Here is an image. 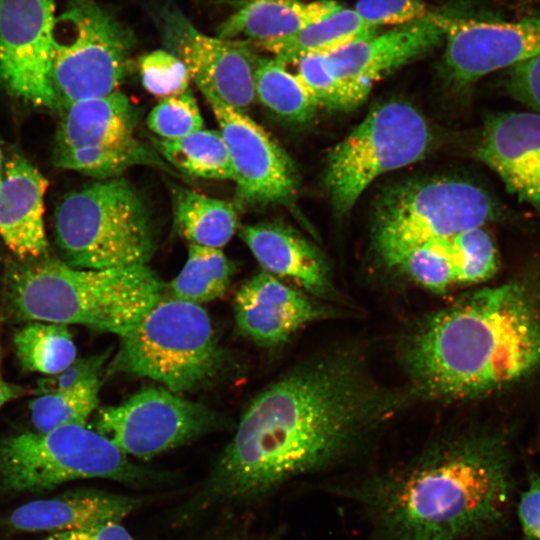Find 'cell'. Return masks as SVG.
I'll use <instances>...</instances> for the list:
<instances>
[{"label": "cell", "instance_id": "obj_1", "mask_svg": "<svg viewBox=\"0 0 540 540\" xmlns=\"http://www.w3.org/2000/svg\"><path fill=\"white\" fill-rule=\"evenodd\" d=\"M401 404V395L384 388L360 354L337 350L317 357L253 399L173 523L256 504L298 477L350 459Z\"/></svg>", "mask_w": 540, "mask_h": 540}, {"label": "cell", "instance_id": "obj_2", "mask_svg": "<svg viewBox=\"0 0 540 540\" xmlns=\"http://www.w3.org/2000/svg\"><path fill=\"white\" fill-rule=\"evenodd\" d=\"M514 468L505 433L472 430L430 444L349 492L372 540H488L508 525Z\"/></svg>", "mask_w": 540, "mask_h": 540}, {"label": "cell", "instance_id": "obj_3", "mask_svg": "<svg viewBox=\"0 0 540 540\" xmlns=\"http://www.w3.org/2000/svg\"><path fill=\"white\" fill-rule=\"evenodd\" d=\"M417 396L466 401L540 372V294L513 280L465 294L425 317L404 340Z\"/></svg>", "mask_w": 540, "mask_h": 540}, {"label": "cell", "instance_id": "obj_4", "mask_svg": "<svg viewBox=\"0 0 540 540\" xmlns=\"http://www.w3.org/2000/svg\"><path fill=\"white\" fill-rule=\"evenodd\" d=\"M162 291L147 264L84 269L45 255L14 263L6 276L8 308L16 320L79 324L120 337L162 298Z\"/></svg>", "mask_w": 540, "mask_h": 540}, {"label": "cell", "instance_id": "obj_5", "mask_svg": "<svg viewBox=\"0 0 540 540\" xmlns=\"http://www.w3.org/2000/svg\"><path fill=\"white\" fill-rule=\"evenodd\" d=\"M54 232L62 261L75 268L146 265L155 251L146 205L119 177L65 195L55 210Z\"/></svg>", "mask_w": 540, "mask_h": 540}, {"label": "cell", "instance_id": "obj_6", "mask_svg": "<svg viewBox=\"0 0 540 540\" xmlns=\"http://www.w3.org/2000/svg\"><path fill=\"white\" fill-rule=\"evenodd\" d=\"M173 476L129 460L110 440L81 425L0 438V488L40 493L76 479L103 478L133 488L167 484Z\"/></svg>", "mask_w": 540, "mask_h": 540}, {"label": "cell", "instance_id": "obj_7", "mask_svg": "<svg viewBox=\"0 0 540 540\" xmlns=\"http://www.w3.org/2000/svg\"><path fill=\"white\" fill-rule=\"evenodd\" d=\"M109 369L161 383L174 393L215 380L225 356L199 304L162 298L127 334Z\"/></svg>", "mask_w": 540, "mask_h": 540}, {"label": "cell", "instance_id": "obj_8", "mask_svg": "<svg viewBox=\"0 0 540 540\" xmlns=\"http://www.w3.org/2000/svg\"><path fill=\"white\" fill-rule=\"evenodd\" d=\"M498 214L494 198L471 181L440 178L409 183L380 202L374 243L384 262L394 267L414 247L482 227Z\"/></svg>", "mask_w": 540, "mask_h": 540}, {"label": "cell", "instance_id": "obj_9", "mask_svg": "<svg viewBox=\"0 0 540 540\" xmlns=\"http://www.w3.org/2000/svg\"><path fill=\"white\" fill-rule=\"evenodd\" d=\"M55 31L51 84L57 110L118 91L134 37L112 12L94 0H68Z\"/></svg>", "mask_w": 540, "mask_h": 540}, {"label": "cell", "instance_id": "obj_10", "mask_svg": "<svg viewBox=\"0 0 540 540\" xmlns=\"http://www.w3.org/2000/svg\"><path fill=\"white\" fill-rule=\"evenodd\" d=\"M430 143L426 120L410 104L373 108L328 154L324 183L336 213H348L380 175L422 159Z\"/></svg>", "mask_w": 540, "mask_h": 540}, {"label": "cell", "instance_id": "obj_11", "mask_svg": "<svg viewBox=\"0 0 540 540\" xmlns=\"http://www.w3.org/2000/svg\"><path fill=\"white\" fill-rule=\"evenodd\" d=\"M222 420L165 387H147L119 405L101 408L95 431L126 455L149 459L217 430Z\"/></svg>", "mask_w": 540, "mask_h": 540}, {"label": "cell", "instance_id": "obj_12", "mask_svg": "<svg viewBox=\"0 0 540 540\" xmlns=\"http://www.w3.org/2000/svg\"><path fill=\"white\" fill-rule=\"evenodd\" d=\"M53 159L62 169L97 180L119 177L133 163L137 113L119 90L71 103L60 110Z\"/></svg>", "mask_w": 540, "mask_h": 540}, {"label": "cell", "instance_id": "obj_13", "mask_svg": "<svg viewBox=\"0 0 540 540\" xmlns=\"http://www.w3.org/2000/svg\"><path fill=\"white\" fill-rule=\"evenodd\" d=\"M160 27L167 50L185 64L202 94L246 113L256 100L258 58L247 43L203 34L176 7L161 10Z\"/></svg>", "mask_w": 540, "mask_h": 540}, {"label": "cell", "instance_id": "obj_14", "mask_svg": "<svg viewBox=\"0 0 540 540\" xmlns=\"http://www.w3.org/2000/svg\"><path fill=\"white\" fill-rule=\"evenodd\" d=\"M56 20L53 0H0V83L48 109H57L51 84Z\"/></svg>", "mask_w": 540, "mask_h": 540}, {"label": "cell", "instance_id": "obj_15", "mask_svg": "<svg viewBox=\"0 0 540 540\" xmlns=\"http://www.w3.org/2000/svg\"><path fill=\"white\" fill-rule=\"evenodd\" d=\"M229 152L237 206L288 204L296 196V168L286 152L245 112L204 95Z\"/></svg>", "mask_w": 540, "mask_h": 540}, {"label": "cell", "instance_id": "obj_16", "mask_svg": "<svg viewBox=\"0 0 540 540\" xmlns=\"http://www.w3.org/2000/svg\"><path fill=\"white\" fill-rule=\"evenodd\" d=\"M444 72L456 86L540 55V15L516 21L453 19L445 36Z\"/></svg>", "mask_w": 540, "mask_h": 540}, {"label": "cell", "instance_id": "obj_17", "mask_svg": "<svg viewBox=\"0 0 540 540\" xmlns=\"http://www.w3.org/2000/svg\"><path fill=\"white\" fill-rule=\"evenodd\" d=\"M474 155L510 193L540 211L539 113L509 111L490 116Z\"/></svg>", "mask_w": 540, "mask_h": 540}, {"label": "cell", "instance_id": "obj_18", "mask_svg": "<svg viewBox=\"0 0 540 540\" xmlns=\"http://www.w3.org/2000/svg\"><path fill=\"white\" fill-rule=\"evenodd\" d=\"M239 331L256 344L273 347L286 342L306 324L329 315L307 294L262 271L247 280L234 298Z\"/></svg>", "mask_w": 540, "mask_h": 540}, {"label": "cell", "instance_id": "obj_19", "mask_svg": "<svg viewBox=\"0 0 540 540\" xmlns=\"http://www.w3.org/2000/svg\"><path fill=\"white\" fill-rule=\"evenodd\" d=\"M453 17L429 12L424 18L374 34L326 54L340 78L367 85L410 60L428 52L443 39Z\"/></svg>", "mask_w": 540, "mask_h": 540}, {"label": "cell", "instance_id": "obj_20", "mask_svg": "<svg viewBox=\"0 0 540 540\" xmlns=\"http://www.w3.org/2000/svg\"><path fill=\"white\" fill-rule=\"evenodd\" d=\"M48 181L29 161L14 156L0 180V237L21 261L47 255L44 195Z\"/></svg>", "mask_w": 540, "mask_h": 540}, {"label": "cell", "instance_id": "obj_21", "mask_svg": "<svg viewBox=\"0 0 540 540\" xmlns=\"http://www.w3.org/2000/svg\"><path fill=\"white\" fill-rule=\"evenodd\" d=\"M143 498L96 489H77L16 508L6 524L15 531L61 532L121 522Z\"/></svg>", "mask_w": 540, "mask_h": 540}, {"label": "cell", "instance_id": "obj_22", "mask_svg": "<svg viewBox=\"0 0 540 540\" xmlns=\"http://www.w3.org/2000/svg\"><path fill=\"white\" fill-rule=\"evenodd\" d=\"M240 235L264 271L290 278L318 298L334 295L326 260L296 231L281 223L261 222L242 226Z\"/></svg>", "mask_w": 540, "mask_h": 540}, {"label": "cell", "instance_id": "obj_23", "mask_svg": "<svg viewBox=\"0 0 540 540\" xmlns=\"http://www.w3.org/2000/svg\"><path fill=\"white\" fill-rule=\"evenodd\" d=\"M333 0H251L218 28V37L242 35L257 46L287 37L339 10Z\"/></svg>", "mask_w": 540, "mask_h": 540}, {"label": "cell", "instance_id": "obj_24", "mask_svg": "<svg viewBox=\"0 0 540 540\" xmlns=\"http://www.w3.org/2000/svg\"><path fill=\"white\" fill-rule=\"evenodd\" d=\"M377 33V28L364 21L353 9L341 7L327 17L281 39L260 45L274 58L293 64L308 54H329Z\"/></svg>", "mask_w": 540, "mask_h": 540}, {"label": "cell", "instance_id": "obj_25", "mask_svg": "<svg viewBox=\"0 0 540 540\" xmlns=\"http://www.w3.org/2000/svg\"><path fill=\"white\" fill-rule=\"evenodd\" d=\"M174 220L177 231L190 244L218 249L238 227L234 204L185 188L175 189Z\"/></svg>", "mask_w": 540, "mask_h": 540}, {"label": "cell", "instance_id": "obj_26", "mask_svg": "<svg viewBox=\"0 0 540 540\" xmlns=\"http://www.w3.org/2000/svg\"><path fill=\"white\" fill-rule=\"evenodd\" d=\"M13 343L27 372L56 375L76 359L73 336L65 324L29 321L15 332Z\"/></svg>", "mask_w": 540, "mask_h": 540}, {"label": "cell", "instance_id": "obj_27", "mask_svg": "<svg viewBox=\"0 0 540 540\" xmlns=\"http://www.w3.org/2000/svg\"><path fill=\"white\" fill-rule=\"evenodd\" d=\"M154 144L159 155L183 173L233 180L229 152L220 131L201 129L176 140L158 139Z\"/></svg>", "mask_w": 540, "mask_h": 540}, {"label": "cell", "instance_id": "obj_28", "mask_svg": "<svg viewBox=\"0 0 540 540\" xmlns=\"http://www.w3.org/2000/svg\"><path fill=\"white\" fill-rule=\"evenodd\" d=\"M254 86L256 99L290 122L306 123L318 108L298 77L274 57L258 56Z\"/></svg>", "mask_w": 540, "mask_h": 540}, {"label": "cell", "instance_id": "obj_29", "mask_svg": "<svg viewBox=\"0 0 540 540\" xmlns=\"http://www.w3.org/2000/svg\"><path fill=\"white\" fill-rule=\"evenodd\" d=\"M231 275V263L221 249L190 244L187 261L169 291L173 298L200 305L222 296Z\"/></svg>", "mask_w": 540, "mask_h": 540}, {"label": "cell", "instance_id": "obj_30", "mask_svg": "<svg viewBox=\"0 0 540 540\" xmlns=\"http://www.w3.org/2000/svg\"><path fill=\"white\" fill-rule=\"evenodd\" d=\"M101 379L72 388L38 395L29 404L31 422L37 432H49L67 425L86 426L99 403Z\"/></svg>", "mask_w": 540, "mask_h": 540}, {"label": "cell", "instance_id": "obj_31", "mask_svg": "<svg viewBox=\"0 0 540 540\" xmlns=\"http://www.w3.org/2000/svg\"><path fill=\"white\" fill-rule=\"evenodd\" d=\"M296 76L316 105L335 110H348L361 104L370 85L337 76L323 54H308L297 59Z\"/></svg>", "mask_w": 540, "mask_h": 540}, {"label": "cell", "instance_id": "obj_32", "mask_svg": "<svg viewBox=\"0 0 540 540\" xmlns=\"http://www.w3.org/2000/svg\"><path fill=\"white\" fill-rule=\"evenodd\" d=\"M424 288L438 293L457 286L455 259L449 237L418 245L394 266Z\"/></svg>", "mask_w": 540, "mask_h": 540}, {"label": "cell", "instance_id": "obj_33", "mask_svg": "<svg viewBox=\"0 0 540 540\" xmlns=\"http://www.w3.org/2000/svg\"><path fill=\"white\" fill-rule=\"evenodd\" d=\"M459 264L460 285L484 282L499 265L498 252L490 235L477 227L450 237Z\"/></svg>", "mask_w": 540, "mask_h": 540}, {"label": "cell", "instance_id": "obj_34", "mask_svg": "<svg viewBox=\"0 0 540 540\" xmlns=\"http://www.w3.org/2000/svg\"><path fill=\"white\" fill-rule=\"evenodd\" d=\"M203 118L189 90L160 100L150 111L147 125L163 140H176L203 129Z\"/></svg>", "mask_w": 540, "mask_h": 540}, {"label": "cell", "instance_id": "obj_35", "mask_svg": "<svg viewBox=\"0 0 540 540\" xmlns=\"http://www.w3.org/2000/svg\"><path fill=\"white\" fill-rule=\"evenodd\" d=\"M139 71L144 88L160 100L189 90L185 64L168 50L158 49L142 56Z\"/></svg>", "mask_w": 540, "mask_h": 540}, {"label": "cell", "instance_id": "obj_36", "mask_svg": "<svg viewBox=\"0 0 540 540\" xmlns=\"http://www.w3.org/2000/svg\"><path fill=\"white\" fill-rule=\"evenodd\" d=\"M354 10L376 28L381 25H405L429 13L422 0H358Z\"/></svg>", "mask_w": 540, "mask_h": 540}, {"label": "cell", "instance_id": "obj_37", "mask_svg": "<svg viewBox=\"0 0 540 540\" xmlns=\"http://www.w3.org/2000/svg\"><path fill=\"white\" fill-rule=\"evenodd\" d=\"M505 88L512 98L540 114V55L509 68Z\"/></svg>", "mask_w": 540, "mask_h": 540}, {"label": "cell", "instance_id": "obj_38", "mask_svg": "<svg viewBox=\"0 0 540 540\" xmlns=\"http://www.w3.org/2000/svg\"><path fill=\"white\" fill-rule=\"evenodd\" d=\"M106 354L75 359L62 372L38 382L35 389L37 395L62 391L81 383L100 379Z\"/></svg>", "mask_w": 540, "mask_h": 540}, {"label": "cell", "instance_id": "obj_39", "mask_svg": "<svg viewBox=\"0 0 540 540\" xmlns=\"http://www.w3.org/2000/svg\"><path fill=\"white\" fill-rule=\"evenodd\" d=\"M527 486L520 494L516 514L526 540H540V474L529 470Z\"/></svg>", "mask_w": 540, "mask_h": 540}, {"label": "cell", "instance_id": "obj_40", "mask_svg": "<svg viewBox=\"0 0 540 540\" xmlns=\"http://www.w3.org/2000/svg\"><path fill=\"white\" fill-rule=\"evenodd\" d=\"M42 540H137L120 522L55 532Z\"/></svg>", "mask_w": 540, "mask_h": 540}, {"label": "cell", "instance_id": "obj_41", "mask_svg": "<svg viewBox=\"0 0 540 540\" xmlns=\"http://www.w3.org/2000/svg\"><path fill=\"white\" fill-rule=\"evenodd\" d=\"M26 388L5 381L0 374V408L7 402L26 394Z\"/></svg>", "mask_w": 540, "mask_h": 540}, {"label": "cell", "instance_id": "obj_42", "mask_svg": "<svg viewBox=\"0 0 540 540\" xmlns=\"http://www.w3.org/2000/svg\"><path fill=\"white\" fill-rule=\"evenodd\" d=\"M3 169H4V165H3V161H2V153H1V150H0V180L2 178Z\"/></svg>", "mask_w": 540, "mask_h": 540}]
</instances>
